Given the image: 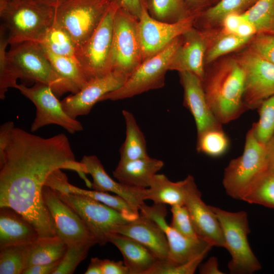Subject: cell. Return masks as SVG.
I'll list each match as a JSON object with an SVG mask.
<instances>
[{
	"label": "cell",
	"instance_id": "1",
	"mask_svg": "<svg viewBox=\"0 0 274 274\" xmlns=\"http://www.w3.org/2000/svg\"><path fill=\"white\" fill-rule=\"evenodd\" d=\"M0 150V208L21 214L39 237L56 235L43 198L46 180L57 169L75 170L82 178L87 174L76 160L68 138L63 133L44 138L14 127Z\"/></svg>",
	"mask_w": 274,
	"mask_h": 274
},
{
	"label": "cell",
	"instance_id": "2",
	"mask_svg": "<svg viewBox=\"0 0 274 274\" xmlns=\"http://www.w3.org/2000/svg\"><path fill=\"white\" fill-rule=\"evenodd\" d=\"M202 83L209 106L220 123L235 119L247 109L244 73L236 57L224 59L206 72Z\"/></svg>",
	"mask_w": 274,
	"mask_h": 274
},
{
	"label": "cell",
	"instance_id": "3",
	"mask_svg": "<svg viewBox=\"0 0 274 274\" xmlns=\"http://www.w3.org/2000/svg\"><path fill=\"white\" fill-rule=\"evenodd\" d=\"M54 8L35 0H0V16L11 46L39 43L54 20Z\"/></svg>",
	"mask_w": 274,
	"mask_h": 274
},
{
	"label": "cell",
	"instance_id": "4",
	"mask_svg": "<svg viewBox=\"0 0 274 274\" xmlns=\"http://www.w3.org/2000/svg\"><path fill=\"white\" fill-rule=\"evenodd\" d=\"M11 46L7 52V57L11 75L15 83L18 78L33 80L50 86L57 97L70 92L38 43L26 41Z\"/></svg>",
	"mask_w": 274,
	"mask_h": 274
},
{
	"label": "cell",
	"instance_id": "5",
	"mask_svg": "<svg viewBox=\"0 0 274 274\" xmlns=\"http://www.w3.org/2000/svg\"><path fill=\"white\" fill-rule=\"evenodd\" d=\"M217 217L231 259L228 268L232 274H251L260 270L261 264L249 244L250 232L248 214L244 211L232 212L210 206Z\"/></svg>",
	"mask_w": 274,
	"mask_h": 274
},
{
	"label": "cell",
	"instance_id": "6",
	"mask_svg": "<svg viewBox=\"0 0 274 274\" xmlns=\"http://www.w3.org/2000/svg\"><path fill=\"white\" fill-rule=\"evenodd\" d=\"M267 169L265 146L256 139L250 129L243 154L232 159L225 169L222 183L226 193L240 200L245 191Z\"/></svg>",
	"mask_w": 274,
	"mask_h": 274
},
{
	"label": "cell",
	"instance_id": "7",
	"mask_svg": "<svg viewBox=\"0 0 274 274\" xmlns=\"http://www.w3.org/2000/svg\"><path fill=\"white\" fill-rule=\"evenodd\" d=\"M182 40V35L174 39L161 51L142 62L122 86L105 95L100 101L122 100L163 87L170 62Z\"/></svg>",
	"mask_w": 274,
	"mask_h": 274
},
{
	"label": "cell",
	"instance_id": "8",
	"mask_svg": "<svg viewBox=\"0 0 274 274\" xmlns=\"http://www.w3.org/2000/svg\"><path fill=\"white\" fill-rule=\"evenodd\" d=\"M118 5L112 0L99 24L89 39L77 49L75 57L88 80L112 71L114 20Z\"/></svg>",
	"mask_w": 274,
	"mask_h": 274
},
{
	"label": "cell",
	"instance_id": "9",
	"mask_svg": "<svg viewBox=\"0 0 274 274\" xmlns=\"http://www.w3.org/2000/svg\"><path fill=\"white\" fill-rule=\"evenodd\" d=\"M112 0H64L54 8V20L70 36L77 49L96 29Z\"/></svg>",
	"mask_w": 274,
	"mask_h": 274
},
{
	"label": "cell",
	"instance_id": "10",
	"mask_svg": "<svg viewBox=\"0 0 274 274\" xmlns=\"http://www.w3.org/2000/svg\"><path fill=\"white\" fill-rule=\"evenodd\" d=\"M54 191L81 217L100 246L109 242V237L115 233L119 225L129 221L119 212L92 198Z\"/></svg>",
	"mask_w": 274,
	"mask_h": 274
},
{
	"label": "cell",
	"instance_id": "11",
	"mask_svg": "<svg viewBox=\"0 0 274 274\" xmlns=\"http://www.w3.org/2000/svg\"><path fill=\"white\" fill-rule=\"evenodd\" d=\"M138 19L118 7L114 17L112 51V71L128 77L142 63L138 34Z\"/></svg>",
	"mask_w": 274,
	"mask_h": 274
},
{
	"label": "cell",
	"instance_id": "12",
	"mask_svg": "<svg viewBox=\"0 0 274 274\" xmlns=\"http://www.w3.org/2000/svg\"><path fill=\"white\" fill-rule=\"evenodd\" d=\"M15 88L31 100L36 107V116L30 127L31 132L52 124L61 126L72 134L83 129L79 121L65 113L61 101L50 86L36 82L30 87L17 84Z\"/></svg>",
	"mask_w": 274,
	"mask_h": 274
},
{
	"label": "cell",
	"instance_id": "13",
	"mask_svg": "<svg viewBox=\"0 0 274 274\" xmlns=\"http://www.w3.org/2000/svg\"><path fill=\"white\" fill-rule=\"evenodd\" d=\"M235 57L244 73L246 108H258L264 100L274 95V64L248 47Z\"/></svg>",
	"mask_w": 274,
	"mask_h": 274
},
{
	"label": "cell",
	"instance_id": "14",
	"mask_svg": "<svg viewBox=\"0 0 274 274\" xmlns=\"http://www.w3.org/2000/svg\"><path fill=\"white\" fill-rule=\"evenodd\" d=\"M142 11L138 22V34L142 62L155 55L174 39L194 26L195 15L175 23L161 22L152 18L141 0Z\"/></svg>",
	"mask_w": 274,
	"mask_h": 274
},
{
	"label": "cell",
	"instance_id": "15",
	"mask_svg": "<svg viewBox=\"0 0 274 274\" xmlns=\"http://www.w3.org/2000/svg\"><path fill=\"white\" fill-rule=\"evenodd\" d=\"M43 198L54 222L56 235L67 246L97 244L81 217L50 187L44 185Z\"/></svg>",
	"mask_w": 274,
	"mask_h": 274
},
{
	"label": "cell",
	"instance_id": "16",
	"mask_svg": "<svg viewBox=\"0 0 274 274\" xmlns=\"http://www.w3.org/2000/svg\"><path fill=\"white\" fill-rule=\"evenodd\" d=\"M166 204L149 206L145 203L139 208L141 214L154 221L163 230L169 247L167 260L179 264L189 262L202 254H207L213 247L206 241L187 237L168 225L166 221Z\"/></svg>",
	"mask_w": 274,
	"mask_h": 274
},
{
	"label": "cell",
	"instance_id": "17",
	"mask_svg": "<svg viewBox=\"0 0 274 274\" xmlns=\"http://www.w3.org/2000/svg\"><path fill=\"white\" fill-rule=\"evenodd\" d=\"M185 181V201L193 227L198 236L213 247L226 249L220 223L214 213L201 198V194L194 177L189 175Z\"/></svg>",
	"mask_w": 274,
	"mask_h": 274
},
{
	"label": "cell",
	"instance_id": "18",
	"mask_svg": "<svg viewBox=\"0 0 274 274\" xmlns=\"http://www.w3.org/2000/svg\"><path fill=\"white\" fill-rule=\"evenodd\" d=\"M127 78L120 72L112 71L105 76L91 79L78 92L61 101L63 109L74 119L87 115L105 95L122 86Z\"/></svg>",
	"mask_w": 274,
	"mask_h": 274
},
{
	"label": "cell",
	"instance_id": "19",
	"mask_svg": "<svg viewBox=\"0 0 274 274\" xmlns=\"http://www.w3.org/2000/svg\"><path fill=\"white\" fill-rule=\"evenodd\" d=\"M208 47L206 31L193 26L182 35L169 65V71L191 72L202 81L205 74V56Z\"/></svg>",
	"mask_w": 274,
	"mask_h": 274
},
{
	"label": "cell",
	"instance_id": "20",
	"mask_svg": "<svg viewBox=\"0 0 274 274\" xmlns=\"http://www.w3.org/2000/svg\"><path fill=\"white\" fill-rule=\"evenodd\" d=\"M179 76L184 90V105L194 118L197 135L221 126L209 106L202 81L191 72H181Z\"/></svg>",
	"mask_w": 274,
	"mask_h": 274
},
{
	"label": "cell",
	"instance_id": "21",
	"mask_svg": "<svg viewBox=\"0 0 274 274\" xmlns=\"http://www.w3.org/2000/svg\"><path fill=\"white\" fill-rule=\"evenodd\" d=\"M115 233L141 243L159 260L168 258V244L163 229L154 221L145 216L140 214L135 219L119 225Z\"/></svg>",
	"mask_w": 274,
	"mask_h": 274
},
{
	"label": "cell",
	"instance_id": "22",
	"mask_svg": "<svg viewBox=\"0 0 274 274\" xmlns=\"http://www.w3.org/2000/svg\"><path fill=\"white\" fill-rule=\"evenodd\" d=\"M81 162L85 166L87 174L92 178L91 188L93 190L113 192L123 198L139 210L140 207L145 203L146 188L134 187L115 181L107 173L96 156L85 155Z\"/></svg>",
	"mask_w": 274,
	"mask_h": 274
},
{
	"label": "cell",
	"instance_id": "23",
	"mask_svg": "<svg viewBox=\"0 0 274 274\" xmlns=\"http://www.w3.org/2000/svg\"><path fill=\"white\" fill-rule=\"evenodd\" d=\"M39 237L33 226L9 207L0 208V247L30 245Z\"/></svg>",
	"mask_w": 274,
	"mask_h": 274
},
{
	"label": "cell",
	"instance_id": "24",
	"mask_svg": "<svg viewBox=\"0 0 274 274\" xmlns=\"http://www.w3.org/2000/svg\"><path fill=\"white\" fill-rule=\"evenodd\" d=\"M163 162L149 156L128 161H119L113 172L120 182L132 187L148 188L157 173L163 166Z\"/></svg>",
	"mask_w": 274,
	"mask_h": 274
},
{
	"label": "cell",
	"instance_id": "25",
	"mask_svg": "<svg viewBox=\"0 0 274 274\" xmlns=\"http://www.w3.org/2000/svg\"><path fill=\"white\" fill-rule=\"evenodd\" d=\"M109 242L119 249L130 274H146L158 260L146 247L130 237L115 233Z\"/></svg>",
	"mask_w": 274,
	"mask_h": 274
},
{
	"label": "cell",
	"instance_id": "26",
	"mask_svg": "<svg viewBox=\"0 0 274 274\" xmlns=\"http://www.w3.org/2000/svg\"><path fill=\"white\" fill-rule=\"evenodd\" d=\"M257 0H219L195 15L194 27L207 30L220 26L224 18L232 13L242 14Z\"/></svg>",
	"mask_w": 274,
	"mask_h": 274
},
{
	"label": "cell",
	"instance_id": "27",
	"mask_svg": "<svg viewBox=\"0 0 274 274\" xmlns=\"http://www.w3.org/2000/svg\"><path fill=\"white\" fill-rule=\"evenodd\" d=\"M184 180L173 182L164 175L157 174L146 189V200H151L155 204L184 205Z\"/></svg>",
	"mask_w": 274,
	"mask_h": 274
},
{
	"label": "cell",
	"instance_id": "28",
	"mask_svg": "<svg viewBox=\"0 0 274 274\" xmlns=\"http://www.w3.org/2000/svg\"><path fill=\"white\" fill-rule=\"evenodd\" d=\"M220 29L203 30L208 37L205 64H209L221 56L248 44L251 38L229 33Z\"/></svg>",
	"mask_w": 274,
	"mask_h": 274
},
{
	"label": "cell",
	"instance_id": "29",
	"mask_svg": "<svg viewBox=\"0 0 274 274\" xmlns=\"http://www.w3.org/2000/svg\"><path fill=\"white\" fill-rule=\"evenodd\" d=\"M42 49L56 73L66 83L70 92L77 93L87 84L88 80L76 57L57 55Z\"/></svg>",
	"mask_w": 274,
	"mask_h": 274
},
{
	"label": "cell",
	"instance_id": "30",
	"mask_svg": "<svg viewBox=\"0 0 274 274\" xmlns=\"http://www.w3.org/2000/svg\"><path fill=\"white\" fill-rule=\"evenodd\" d=\"M126 126V136L120 148V160L128 161L148 156L145 138L132 113L122 112Z\"/></svg>",
	"mask_w": 274,
	"mask_h": 274
},
{
	"label": "cell",
	"instance_id": "31",
	"mask_svg": "<svg viewBox=\"0 0 274 274\" xmlns=\"http://www.w3.org/2000/svg\"><path fill=\"white\" fill-rule=\"evenodd\" d=\"M60 191L84 195L98 201L119 212L129 221L135 219L140 216L138 209L116 194L114 195L106 192L83 189L70 184L68 181L63 184Z\"/></svg>",
	"mask_w": 274,
	"mask_h": 274
},
{
	"label": "cell",
	"instance_id": "32",
	"mask_svg": "<svg viewBox=\"0 0 274 274\" xmlns=\"http://www.w3.org/2000/svg\"><path fill=\"white\" fill-rule=\"evenodd\" d=\"M67 247L57 235L39 237L31 245L28 267L52 263L61 260Z\"/></svg>",
	"mask_w": 274,
	"mask_h": 274
},
{
	"label": "cell",
	"instance_id": "33",
	"mask_svg": "<svg viewBox=\"0 0 274 274\" xmlns=\"http://www.w3.org/2000/svg\"><path fill=\"white\" fill-rule=\"evenodd\" d=\"M240 200L274 209V170L267 169L243 193Z\"/></svg>",
	"mask_w": 274,
	"mask_h": 274
},
{
	"label": "cell",
	"instance_id": "34",
	"mask_svg": "<svg viewBox=\"0 0 274 274\" xmlns=\"http://www.w3.org/2000/svg\"><path fill=\"white\" fill-rule=\"evenodd\" d=\"M149 15L158 21L175 23L191 16L183 0H142Z\"/></svg>",
	"mask_w": 274,
	"mask_h": 274
},
{
	"label": "cell",
	"instance_id": "35",
	"mask_svg": "<svg viewBox=\"0 0 274 274\" xmlns=\"http://www.w3.org/2000/svg\"><path fill=\"white\" fill-rule=\"evenodd\" d=\"M38 43L42 48L56 55L75 57L77 48L74 42L55 20Z\"/></svg>",
	"mask_w": 274,
	"mask_h": 274
},
{
	"label": "cell",
	"instance_id": "36",
	"mask_svg": "<svg viewBox=\"0 0 274 274\" xmlns=\"http://www.w3.org/2000/svg\"><path fill=\"white\" fill-rule=\"evenodd\" d=\"M31 245L0 247V273L23 274L28 267Z\"/></svg>",
	"mask_w": 274,
	"mask_h": 274
},
{
	"label": "cell",
	"instance_id": "37",
	"mask_svg": "<svg viewBox=\"0 0 274 274\" xmlns=\"http://www.w3.org/2000/svg\"><path fill=\"white\" fill-rule=\"evenodd\" d=\"M242 15L253 25L257 33L274 34V0H257Z\"/></svg>",
	"mask_w": 274,
	"mask_h": 274
},
{
	"label": "cell",
	"instance_id": "38",
	"mask_svg": "<svg viewBox=\"0 0 274 274\" xmlns=\"http://www.w3.org/2000/svg\"><path fill=\"white\" fill-rule=\"evenodd\" d=\"M229 140L221 126L209 129L197 135L196 149L211 157H219L229 148Z\"/></svg>",
	"mask_w": 274,
	"mask_h": 274
},
{
	"label": "cell",
	"instance_id": "39",
	"mask_svg": "<svg viewBox=\"0 0 274 274\" xmlns=\"http://www.w3.org/2000/svg\"><path fill=\"white\" fill-rule=\"evenodd\" d=\"M258 109L259 119L251 129L256 139L265 145L274 135V95L264 100Z\"/></svg>",
	"mask_w": 274,
	"mask_h": 274
},
{
	"label": "cell",
	"instance_id": "40",
	"mask_svg": "<svg viewBox=\"0 0 274 274\" xmlns=\"http://www.w3.org/2000/svg\"><path fill=\"white\" fill-rule=\"evenodd\" d=\"M92 246L89 244L67 246L64 255L52 274L73 273L79 263L87 257Z\"/></svg>",
	"mask_w": 274,
	"mask_h": 274
},
{
	"label": "cell",
	"instance_id": "41",
	"mask_svg": "<svg viewBox=\"0 0 274 274\" xmlns=\"http://www.w3.org/2000/svg\"><path fill=\"white\" fill-rule=\"evenodd\" d=\"M207 254H202L189 262L176 264L167 259L158 260L146 274H193Z\"/></svg>",
	"mask_w": 274,
	"mask_h": 274
},
{
	"label": "cell",
	"instance_id": "42",
	"mask_svg": "<svg viewBox=\"0 0 274 274\" xmlns=\"http://www.w3.org/2000/svg\"><path fill=\"white\" fill-rule=\"evenodd\" d=\"M6 28L3 25L0 35V98L4 99L6 93L10 87L15 88V83L11 77L7 57L6 48L9 44L8 35L5 34Z\"/></svg>",
	"mask_w": 274,
	"mask_h": 274
},
{
	"label": "cell",
	"instance_id": "43",
	"mask_svg": "<svg viewBox=\"0 0 274 274\" xmlns=\"http://www.w3.org/2000/svg\"><path fill=\"white\" fill-rule=\"evenodd\" d=\"M170 226L183 235L190 238H200L196 234L189 213L184 205L171 206Z\"/></svg>",
	"mask_w": 274,
	"mask_h": 274
},
{
	"label": "cell",
	"instance_id": "44",
	"mask_svg": "<svg viewBox=\"0 0 274 274\" xmlns=\"http://www.w3.org/2000/svg\"><path fill=\"white\" fill-rule=\"evenodd\" d=\"M248 48L263 59L274 64V34L256 33L249 42Z\"/></svg>",
	"mask_w": 274,
	"mask_h": 274
},
{
	"label": "cell",
	"instance_id": "45",
	"mask_svg": "<svg viewBox=\"0 0 274 274\" xmlns=\"http://www.w3.org/2000/svg\"><path fill=\"white\" fill-rule=\"evenodd\" d=\"M102 274H130L123 261L102 260Z\"/></svg>",
	"mask_w": 274,
	"mask_h": 274
},
{
	"label": "cell",
	"instance_id": "46",
	"mask_svg": "<svg viewBox=\"0 0 274 274\" xmlns=\"http://www.w3.org/2000/svg\"><path fill=\"white\" fill-rule=\"evenodd\" d=\"M243 20L242 14L232 13L224 18L219 27L226 32L235 33Z\"/></svg>",
	"mask_w": 274,
	"mask_h": 274
},
{
	"label": "cell",
	"instance_id": "47",
	"mask_svg": "<svg viewBox=\"0 0 274 274\" xmlns=\"http://www.w3.org/2000/svg\"><path fill=\"white\" fill-rule=\"evenodd\" d=\"M119 8L139 19L142 11L141 0H115Z\"/></svg>",
	"mask_w": 274,
	"mask_h": 274
},
{
	"label": "cell",
	"instance_id": "48",
	"mask_svg": "<svg viewBox=\"0 0 274 274\" xmlns=\"http://www.w3.org/2000/svg\"><path fill=\"white\" fill-rule=\"evenodd\" d=\"M61 260L52 263L37 264L29 266L24 271L23 274H52Z\"/></svg>",
	"mask_w": 274,
	"mask_h": 274
},
{
	"label": "cell",
	"instance_id": "49",
	"mask_svg": "<svg viewBox=\"0 0 274 274\" xmlns=\"http://www.w3.org/2000/svg\"><path fill=\"white\" fill-rule=\"evenodd\" d=\"M191 15H196L210 6V0H183Z\"/></svg>",
	"mask_w": 274,
	"mask_h": 274
},
{
	"label": "cell",
	"instance_id": "50",
	"mask_svg": "<svg viewBox=\"0 0 274 274\" xmlns=\"http://www.w3.org/2000/svg\"><path fill=\"white\" fill-rule=\"evenodd\" d=\"M201 274H223L219 268L218 259L216 257H210L206 262L200 265L199 269Z\"/></svg>",
	"mask_w": 274,
	"mask_h": 274
},
{
	"label": "cell",
	"instance_id": "51",
	"mask_svg": "<svg viewBox=\"0 0 274 274\" xmlns=\"http://www.w3.org/2000/svg\"><path fill=\"white\" fill-rule=\"evenodd\" d=\"M235 33L242 37L252 38L256 33V30L253 25L243 19L238 26Z\"/></svg>",
	"mask_w": 274,
	"mask_h": 274
},
{
	"label": "cell",
	"instance_id": "52",
	"mask_svg": "<svg viewBox=\"0 0 274 274\" xmlns=\"http://www.w3.org/2000/svg\"><path fill=\"white\" fill-rule=\"evenodd\" d=\"M85 274H102V259L92 258Z\"/></svg>",
	"mask_w": 274,
	"mask_h": 274
},
{
	"label": "cell",
	"instance_id": "53",
	"mask_svg": "<svg viewBox=\"0 0 274 274\" xmlns=\"http://www.w3.org/2000/svg\"><path fill=\"white\" fill-rule=\"evenodd\" d=\"M265 146L267 155L268 169L274 170V135Z\"/></svg>",
	"mask_w": 274,
	"mask_h": 274
},
{
	"label": "cell",
	"instance_id": "54",
	"mask_svg": "<svg viewBox=\"0 0 274 274\" xmlns=\"http://www.w3.org/2000/svg\"><path fill=\"white\" fill-rule=\"evenodd\" d=\"M42 4L55 8L64 0H35Z\"/></svg>",
	"mask_w": 274,
	"mask_h": 274
},
{
	"label": "cell",
	"instance_id": "55",
	"mask_svg": "<svg viewBox=\"0 0 274 274\" xmlns=\"http://www.w3.org/2000/svg\"><path fill=\"white\" fill-rule=\"evenodd\" d=\"M219 0H210V6L213 5L214 4L217 3ZM209 6V7H210Z\"/></svg>",
	"mask_w": 274,
	"mask_h": 274
},
{
	"label": "cell",
	"instance_id": "56",
	"mask_svg": "<svg viewBox=\"0 0 274 274\" xmlns=\"http://www.w3.org/2000/svg\"><path fill=\"white\" fill-rule=\"evenodd\" d=\"M8 1H11V0H8Z\"/></svg>",
	"mask_w": 274,
	"mask_h": 274
}]
</instances>
